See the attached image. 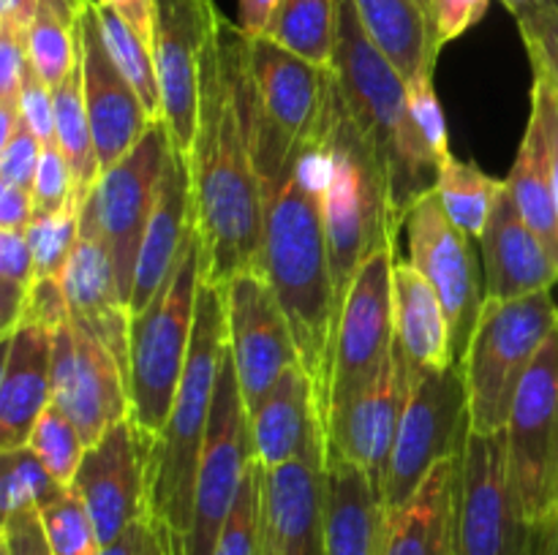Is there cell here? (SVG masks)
Wrapping results in <instances>:
<instances>
[{"instance_id":"50","label":"cell","mask_w":558,"mask_h":555,"mask_svg":"<svg viewBox=\"0 0 558 555\" xmlns=\"http://www.w3.org/2000/svg\"><path fill=\"white\" fill-rule=\"evenodd\" d=\"M490 0H430V27H434L436 49H445L447 44L461 38L472 30L488 11Z\"/></svg>"},{"instance_id":"51","label":"cell","mask_w":558,"mask_h":555,"mask_svg":"<svg viewBox=\"0 0 558 555\" xmlns=\"http://www.w3.org/2000/svg\"><path fill=\"white\" fill-rule=\"evenodd\" d=\"M0 555H54L44 528L41 511L25 509L3 517Z\"/></svg>"},{"instance_id":"15","label":"cell","mask_w":558,"mask_h":555,"mask_svg":"<svg viewBox=\"0 0 558 555\" xmlns=\"http://www.w3.org/2000/svg\"><path fill=\"white\" fill-rule=\"evenodd\" d=\"M403 226L409 264L417 267L439 294L450 319L452 354L461 362L485 303V281H480L472 237L450 221L436 188L414 201Z\"/></svg>"},{"instance_id":"6","label":"cell","mask_w":558,"mask_h":555,"mask_svg":"<svg viewBox=\"0 0 558 555\" xmlns=\"http://www.w3.org/2000/svg\"><path fill=\"white\" fill-rule=\"evenodd\" d=\"M332 69L308 63L270 38H251V134L270 199L327 134Z\"/></svg>"},{"instance_id":"17","label":"cell","mask_w":558,"mask_h":555,"mask_svg":"<svg viewBox=\"0 0 558 555\" xmlns=\"http://www.w3.org/2000/svg\"><path fill=\"white\" fill-rule=\"evenodd\" d=\"M221 16L213 0H156V54L169 141L189 156L199 125L202 60Z\"/></svg>"},{"instance_id":"28","label":"cell","mask_w":558,"mask_h":555,"mask_svg":"<svg viewBox=\"0 0 558 555\" xmlns=\"http://www.w3.org/2000/svg\"><path fill=\"white\" fill-rule=\"evenodd\" d=\"M387 511L368 473L325 446L327 555H381Z\"/></svg>"},{"instance_id":"40","label":"cell","mask_w":558,"mask_h":555,"mask_svg":"<svg viewBox=\"0 0 558 555\" xmlns=\"http://www.w3.org/2000/svg\"><path fill=\"white\" fill-rule=\"evenodd\" d=\"M27 446H31L33 455L44 462V468L63 488H71L76 471H80L82 457H85L87 444L80 430H76V424L58 406H49L38 417V422L33 424Z\"/></svg>"},{"instance_id":"22","label":"cell","mask_w":558,"mask_h":555,"mask_svg":"<svg viewBox=\"0 0 558 555\" xmlns=\"http://www.w3.org/2000/svg\"><path fill=\"white\" fill-rule=\"evenodd\" d=\"M60 281L69 297L71 321L93 332L118 357L125 370V384H129L131 310L120 297L107 243L98 232L96 215L87 201H82L80 207V239Z\"/></svg>"},{"instance_id":"48","label":"cell","mask_w":558,"mask_h":555,"mask_svg":"<svg viewBox=\"0 0 558 555\" xmlns=\"http://www.w3.org/2000/svg\"><path fill=\"white\" fill-rule=\"evenodd\" d=\"M27 69H31L27 33L0 25V109L20 112V96Z\"/></svg>"},{"instance_id":"62","label":"cell","mask_w":558,"mask_h":555,"mask_svg":"<svg viewBox=\"0 0 558 555\" xmlns=\"http://www.w3.org/2000/svg\"><path fill=\"white\" fill-rule=\"evenodd\" d=\"M423 5H425V11H430V0H423ZM430 16V14H428Z\"/></svg>"},{"instance_id":"31","label":"cell","mask_w":558,"mask_h":555,"mask_svg":"<svg viewBox=\"0 0 558 555\" xmlns=\"http://www.w3.org/2000/svg\"><path fill=\"white\" fill-rule=\"evenodd\" d=\"M365 33L387 54L398 74L412 82L434 74L439 49L423 0H354Z\"/></svg>"},{"instance_id":"57","label":"cell","mask_w":558,"mask_h":555,"mask_svg":"<svg viewBox=\"0 0 558 555\" xmlns=\"http://www.w3.org/2000/svg\"><path fill=\"white\" fill-rule=\"evenodd\" d=\"M523 555H558V511L550 515L548 520L532 526Z\"/></svg>"},{"instance_id":"2","label":"cell","mask_w":558,"mask_h":555,"mask_svg":"<svg viewBox=\"0 0 558 555\" xmlns=\"http://www.w3.org/2000/svg\"><path fill=\"white\" fill-rule=\"evenodd\" d=\"M325 183L327 152L322 139L267 199L262 239V272L287 313L300 362L314 379L319 400L338 321L325 229Z\"/></svg>"},{"instance_id":"54","label":"cell","mask_w":558,"mask_h":555,"mask_svg":"<svg viewBox=\"0 0 558 555\" xmlns=\"http://www.w3.org/2000/svg\"><path fill=\"white\" fill-rule=\"evenodd\" d=\"M33 215L36 210L31 190L0 183V232H25Z\"/></svg>"},{"instance_id":"39","label":"cell","mask_w":558,"mask_h":555,"mask_svg":"<svg viewBox=\"0 0 558 555\" xmlns=\"http://www.w3.org/2000/svg\"><path fill=\"white\" fill-rule=\"evenodd\" d=\"M69 490L44 468L31 446L3 452V517L25 509H47Z\"/></svg>"},{"instance_id":"20","label":"cell","mask_w":558,"mask_h":555,"mask_svg":"<svg viewBox=\"0 0 558 555\" xmlns=\"http://www.w3.org/2000/svg\"><path fill=\"white\" fill-rule=\"evenodd\" d=\"M71 490L85 504L101 544L147 515V452L131 417L87 446Z\"/></svg>"},{"instance_id":"8","label":"cell","mask_w":558,"mask_h":555,"mask_svg":"<svg viewBox=\"0 0 558 555\" xmlns=\"http://www.w3.org/2000/svg\"><path fill=\"white\" fill-rule=\"evenodd\" d=\"M556 326L558 305L550 292L521 299L485 297L461 359L472 433H501L507 428L518 386Z\"/></svg>"},{"instance_id":"23","label":"cell","mask_w":558,"mask_h":555,"mask_svg":"<svg viewBox=\"0 0 558 555\" xmlns=\"http://www.w3.org/2000/svg\"><path fill=\"white\" fill-rule=\"evenodd\" d=\"M327 555L325 433L303 457L265 468V553Z\"/></svg>"},{"instance_id":"10","label":"cell","mask_w":558,"mask_h":555,"mask_svg":"<svg viewBox=\"0 0 558 555\" xmlns=\"http://www.w3.org/2000/svg\"><path fill=\"white\" fill-rule=\"evenodd\" d=\"M469 430V397L461 362L445 370L414 365L412 392L398 424L381 493L387 515L407 506L441 460L461 455Z\"/></svg>"},{"instance_id":"30","label":"cell","mask_w":558,"mask_h":555,"mask_svg":"<svg viewBox=\"0 0 558 555\" xmlns=\"http://www.w3.org/2000/svg\"><path fill=\"white\" fill-rule=\"evenodd\" d=\"M392 316L396 341L417 368L445 370L456 365L447 310L428 278L409 261H396L392 272Z\"/></svg>"},{"instance_id":"46","label":"cell","mask_w":558,"mask_h":555,"mask_svg":"<svg viewBox=\"0 0 558 555\" xmlns=\"http://www.w3.org/2000/svg\"><path fill=\"white\" fill-rule=\"evenodd\" d=\"M532 69L548 76L558 87V5L526 11L515 16Z\"/></svg>"},{"instance_id":"36","label":"cell","mask_w":558,"mask_h":555,"mask_svg":"<svg viewBox=\"0 0 558 555\" xmlns=\"http://www.w3.org/2000/svg\"><path fill=\"white\" fill-rule=\"evenodd\" d=\"M27 54L36 74L49 87H58L80 60V16H71L38 0V11L27 27Z\"/></svg>"},{"instance_id":"63","label":"cell","mask_w":558,"mask_h":555,"mask_svg":"<svg viewBox=\"0 0 558 555\" xmlns=\"http://www.w3.org/2000/svg\"><path fill=\"white\" fill-rule=\"evenodd\" d=\"M85 3H98V0H85Z\"/></svg>"},{"instance_id":"11","label":"cell","mask_w":558,"mask_h":555,"mask_svg":"<svg viewBox=\"0 0 558 555\" xmlns=\"http://www.w3.org/2000/svg\"><path fill=\"white\" fill-rule=\"evenodd\" d=\"M505 439L518 509L537 526L558 511V326L518 386Z\"/></svg>"},{"instance_id":"61","label":"cell","mask_w":558,"mask_h":555,"mask_svg":"<svg viewBox=\"0 0 558 555\" xmlns=\"http://www.w3.org/2000/svg\"><path fill=\"white\" fill-rule=\"evenodd\" d=\"M49 3L58 5L60 11H65V14H71V16H80V11L87 5L85 0H49Z\"/></svg>"},{"instance_id":"42","label":"cell","mask_w":558,"mask_h":555,"mask_svg":"<svg viewBox=\"0 0 558 555\" xmlns=\"http://www.w3.org/2000/svg\"><path fill=\"white\" fill-rule=\"evenodd\" d=\"M36 281L25 232H0V326L9 335L20 324L22 308Z\"/></svg>"},{"instance_id":"44","label":"cell","mask_w":558,"mask_h":555,"mask_svg":"<svg viewBox=\"0 0 558 555\" xmlns=\"http://www.w3.org/2000/svg\"><path fill=\"white\" fill-rule=\"evenodd\" d=\"M31 194L36 215H54V212L65 210L69 205H80L74 196V174H71V166L65 161L63 150H60L58 139L41 145V158H38Z\"/></svg>"},{"instance_id":"35","label":"cell","mask_w":558,"mask_h":555,"mask_svg":"<svg viewBox=\"0 0 558 555\" xmlns=\"http://www.w3.org/2000/svg\"><path fill=\"white\" fill-rule=\"evenodd\" d=\"M507 180H496L485 174L477 163L461 161V158L450 156L439 169V180H436V194H439L445 212L458 229L477 237L485 232L490 210H494L496 196Z\"/></svg>"},{"instance_id":"26","label":"cell","mask_w":558,"mask_h":555,"mask_svg":"<svg viewBox=\"0 0 558 555\" xmlns=\"http://www.w3.org/2000/svg\"><path fill=\"white\" fill-rule=\"evenodd\" d=\"M52 335L33 324H16L3 335L0 452L27 446L33 424L52 406Z\"/></svg>"},{"instance_id":"7","label":"cell","mask_w":558,"mask_h":555,"mask_svg":"<svg viewBox=\"0 0 558 555\" xmlns=\"http://www.w3.org/2000/svg\"><path fill=\"white\" fill-rule=\"evenodd\" d=\"M202 283H205V254H202V239L194 221L174 275L140 316H131V422L140 430L145 446L161 433L172 411L191 351V337H194Z\"/></svg>"},{"instance_id":"24","label":"cell","mask_w":558,"mask_h":555,"mask_svg":"<svg viewBox=\"0 0 558 555\" xmlns=\"http://www.w3.org/2000/svg\"><path fill=\"white\" fill-rule=\"evenodd\" d=\"M480 254L485 297L490 299H521L550 292L558 283V264L521 215L507 185L496 196L485 232L480 234Z\"/></svg>"},{"instance_id":"19","label":"cell","mask_w":558,"mask_h":555,"mask_svg":"<svg viewBox=\"0 0 558 555\" xmlns=\"http://www.w3.org/2000/svg\"><path fill=\"white\" fill-rule=\"evenodd\" d=\"M412 379L414 362L396 341L390 362L379 381L322 419L327 452L357 462L379 495L385 493L387 468H390L398 424L412 392Z\"/></svg>"},{"instance_id":"60","label":"cell","mask_w":558,"mask_h":555,"mask_svg":"<svg viewBox=\"0 0 558 555\" xmlns=\"http://www.w3.org/2000/svg\"><path fill=\"white\" fill-rule=\"evenodd\" d=\"M501 3L507 5V11H510L512 16H521L526 14V11L545 9V5H558V0H501Z\"/></svg>"},{"instance_id":"18","label":"cell","mask_w":558,"mask_h":555,"mask_svg":"<svg viewBox=\"0 0 558 555\" xmlns=\"http://www.w3.org/2000/svg\"><path fill=\"white\" fill-rule=\"evenodd\" d=\"M52 406L76 424L87 446L131 417L123 365L74 321L52 335Z\"/></svg>"},{"instance_id":"1","label":"cell","mask_w":558,"mask_h":555,"mask_svg":"<svg viewBox=\"0 0 558 555\" xmlns=\"http://www.w3.org/2000/svg\"><path fill=\"white\" fill-rule=\"evenodd\" d=\"M205 281L262 272L267 196L251 134V36L218 16L202 60L199 125L189 152Z\"/></svg>"},{"instance_id":"14","label":"cell","mask_w":558,"mask_h":555,"mask_svg":"<svg viewBox=\"0 0 558 555\" xmlns=\"http://www.w3.org/2000/svg\"><path fill=\"white\" fill-rule=\"evenodd\" d=\"M169 147L172 141H169L167 125L153 123L147 134L114 166L101 172L96 188L85 199L107 243L120 297L125 305L131 303V292H134L142 239H145L147 223L156 207Z\"/></svg>"},{"instance_id":"52","label":"cell","mask_w":558,"mask_h":555,"mask_svg":"<svg viewBox=\"0 0 558 555\" xmlns=\"http://www.w3.org/2000/svg\"><path fill=\"white\" fill-rule=\"evenodd\" d=\"M20 118L25 120L27 128L38 136L41 145L54 141V92L36 69H27L25 85H22L20 96Z\"/></svg>"},{"instance_id":"45","label":"cell","mask_w":558,"mask_h":555,"mask_svg":"<svg viewBox=\"0 0 558 555\" xmlns=\"http://www.w3.org/2000/svg\"><path fill=\"white\" fill-rule=\"evenodd\" d=\"M407 98H409V118H412L414 128L425 139L439 163H445L450 152V136H447V120L441 112L439 96L434 90V74H420L412 82H407Z\"/></svg>"},{"instance_id":"3","label":"cell","mask_w":558,"mask_h":555,"mask_svg":"<svg viewBox=\"0 0 558 555\" xmlns=\"http://www.w3.org/2000/svg\"><path fill=\"white\" fill-rule=\"evenodd\" d=\"M330 69L349 112L385 161L392 210L403 226L414 201L436 188L441 163L409 118L407 79L365 33L354 0H338Z\"/></svg>"},{"instance_id":"5","label":"cell","mask_w":558,"mask_h":555,"mask_svg":"<svg viewBox=\"0 0 558 555\" xmlns=\"http://www.w3.org/2000/svg\"><path fill=\"white\" fill-rule=\"evenodd\" d=\"M325 152V229L327 243H330L332 288H336V305L341 310L360 264L376 250L396 248L401 221L392 210L385 161L376 152L374 141L352 118L347 101L338 92V85L332 87Z\"/></svg>"},{"instance_id":"13","label":"cell","mask_w":558,"mask_h":555,"mask_svg":"<svg viewBox=\"0 0 558 555\" xmlns=\"http://www.w3.org/2000/svg\"><path fill=\"white\" fill-rule=\"evenodd\" d=\"M529 533L512 493L505 430H469L456 477L458 555H523Z\"/></svg>"},{"instance_id":"34","label":"cell","mask_w":558,"mask_h":555,"mask_svg":"<svg viewBox=\"0 0 558 555\" xmlns=\"http://www.w3.org/2000/svg\"><path fill=\"white\" fill-rule=\"evenodd\" d=\"M338 36V0H281L259 38H270L308 63L330 69Z\"/></svg>"},{"instance_id":"32","label":"cell","mask_w":558,"mask_h":555,"mask_svg":"<svg viewBox=\"0 0 558 555\" xmlns=\"http://www.w3.org/2000/svg\"><path fill=\"white\" fill-rule=\"evenodd\" d=\"M507 188H510L521 215L526 218L529 226L548 248L550 259L558 264V201L554 166H550V150L543 123L534 112L529 118L521 147H518L515 163H512V172L507 177Z\"/></svg>"},{"instance_id":"53","label":"cell","mask_w":558,"mask_h":555,"mask_svg":"<svg viewBox=\"0 0 558 555\" xmlns=\"http://www.w3.org/2000/svg\"><path fill=\"white\" fill-rule=\"evenodd\" d=\"M98 5H109L153 49L156 44V0H98Z\"/></svg>"},{"instance_id":"33","label":"cell","mask_w":558,"mask_h":555,"mask_svg":"<svg viewBox=\"0 0 558 555\" xmlns=\"http://www.w3.org/2000/svg\"><path fill=\"white\" fill-rule=\"evenodd\" d=\"M54 92V139L69 161L71 174H74V196L76 201H85L96 188L101 177L98 166L96 141H93L90 118H87L85 85H82V54L74 69L69 71Z\"/></svg>"},{"instance_id":"41","label":"cell","mask_w":558,"mask_h":555,"mask_svg":"<svg viewBox=\"0 0 558 555\" xmlns=\"http://www.w3.org/2000/svg\"><path fill=\"white\" fill-rule=\"evenodd\" d=\"M80 207L69 205L54 215H36L25 229L36 278H63L80 239Z\"/></svg>"},{"instance_id":"59","label":"cell","mask_w":558,"mask_h":555,"mask_svg":"<svg viewBox=\"0 0 558 555\" xmlns=\"http://www.w3.org/2000/svg\"><path fill=\"white\" fill-rule=\"evenodd\" d=\"M150 517V515H147ZM147 555H183L180 550V539L169 526L161 520L150 517V542H147Z\"/></svg>"},{"instance_id":"4","label":"cell","mask_w":558,"mask_h":555,"mask_svg":"<svg viewBox=\"0 0 558 555\" xmlns=\"http://www.w3.org/2000/svg\"><path fill=\"white\" fill-rule=\"evenodd\" d=\"M227 357V308L216 283H202L194 337L172 411L147 452V515L161 520L183 544L194 509L196 471L205 449L218 373Z\"/></svg>"},{"instance_id":"25","label":"cell","mask_w":558,"mask_h":555,"mask_svg":"<svg viewBox=\"0 0 558 555\" xmlns=\"http://www.w3.org/2000/svg\"><path fill=\"white\" fill-rule=\"evenodd\" d=\"M191 229H194V194H191L189 156L169 147L156 207H153L150 223L142 239L134 292L129 303L131 316H140L163 292L183 259Z\"/></svg>"},{"instance_id":"55","label":"cell","mask_w":558,"mask_h":555,"mask_svg":"<svg viewBox=\"0 0 558 555\" xmlns=\"http://www.w3.org/2000/svg\"><path fill=\"white\" fill-rule=\"evenodd\" d=\"M278 5H281V0H238L240 30L251 38H259L270 25Z\"/></svg>"},{"instance_id":"56","label":"cell","mask_w":558,"mask_h":555,"mask_svg":"<svg viewBox=\"0 0 558 555\" xmlns=\"http://www.w3.org/2000/svg\"><path fill=\"white\" fill-rule=\"evenodd\" d=\"M147 542H150V517L131 522L114 542L104 544L101 555H147Z\"/></svg>"},{"instance_id":"47","label":"cell","mask_w":558,"mask_h":555,"mask_svg":"<svg viewBox=\"0 0 558 555\" xmlns=\"http://www.w3.org/2000/svg\"><path fill=\"white\" fill-rule=\"evenodd\" d=\"M38 158H41V141L27 128L25 120H20L9 139L0 145V183L33 190Z\"/></svg>"},{"instance_id":"37","label":"cell","mask_w":558,"mask_h":555,"mask_svg":"<svg viewBox=\"0 0 558 555\" xmlns=\"http://www.w3.org/2000/svg\"><path fill=\"white\" fill-rule=\"evenodd\" d=\"M96 16L98 27H101V38L107 44L109 54L118 63V69L123 71L125 79L131 82L136 92H140L142 103H145L147 114H150L156 123L163 120V103H161V82H158V69H156V54L153 49L114 14L109 5L96 3Z\"/></svg>"},{"instance_id":"58","label":"cell","mask_w":558,"mask_h":555,"mask_svg":"<svg viewBox=\"0 0 558 555\" xmlns=\"http://www.w3.org/2000/svg\"><path fill=\"white\" fill-rule=\"evenodd\" d=\"M36 11L38 0H0V25L27 33Z\"/></svg>"},{"instance_id":"38","label":"cell","mask_w":558,"mask_h":555,"mask_svg":"<svg viewBox=\"0 0 558 555\" xmlns=\"http://www.w3.org/2000/svg\"><path fill=\"white\" fill-rule=\"evenodd\" d=\"M265 553V468L251 462L232 511L221 528L213 555H262Z\"/></svg>"},{"instance_id":"9","label":"cell","mask_w":558,"mask_h":555,"mask_svg":"<svg viewBox=\"0 0 558 555\" xmlns=\"http://www.w3.org/2000/svg\"><path fill=\"white\" fill-rule=\"evenodd\" d=\"M396 248H381L360 264L338 310L330 368L322 392V419L379 381L396 348L392 316Z\"/></svg>"},{"instance_id":"43","label":"cell","mask_w":558,"mask_h":555,"mask_svg":"<svg viewBox=\"0 0 558 555\" xmlns=\"http://www.w3.org/2000/svg\"><path fill=\"white\" fill-rule=\"evenodd\" d=\"M41 520L54 555H101V539L74 490L41 509Z\"/></svg>"},{"instance_id":"16","label":"cell","mask_w":558,"mask_h":555,"mask_svg":"<svg viewBox=\"0 0 558 555\" xmlns=\"http://www.w3.org/2000/svg\"><path fill=\"white\" fill-rule=\"evenodd\" d=\"M227 308L229 359L238 373L248 414L276 381L300 362L294 332L265 272L248 270L221 286Z\"/></svg>"},{"instance_id":"29","label":"cell","mask_w":558,"mask_h":555,"mask_svg":"<svg viewBox=\"0 0 558 555\" xmlns=\"http://www.w3.org/2000/svg\"><path fill=\"white\" fill-rule=\"evenodd\" d=\"M458 457L441 460L423 488L385 522L381 555H458L456 544V477Z\"/></svg>"},{"instance_id":"21","label":"cell","mask_w":558,"mask_h":555,"mask_svg":"<svg viewBox=\"0 0 558 555\" xmlns=\"http://www.w3.org/2000/svg\"><path fill=\"white\" fill-rule=\"evenodd\" d=\"M80 54L98 166L107 172L147 134L156 120L147 114L140 92L131 87V82L109 54L101 27H98L96 3H87L80 11Z\"/></svg>"},{"instance_id":"27","label":"cell","mask_w":558,"mask_h":555,"mask_svg":"<svg viewBox=\"0 0 558 555\" xmlns=\"http://www.w3.org/2000/svg\"><path fill=\"white\" fill-rule=\"evenodd\" d=\"M319 392L303 362H294L276 381L265 400L251 411L254 457L262 468H278L298 460L322 439Z\"/></svg>"},{"instance_id":"12","label":"cell","mask_w":558,"mask_h":555,"mask_svg":"<svg viewBox=\"0 0 558 555\" xmlns=\"http://www.w3.org/2000/svg\"><path fill=\"white\" fill-rule=\"evenodd\" d=\"M254 460L251 414L243 392H240V381L227 346L216 397H213L205 449H202L199 471H196L191 526L180 544L183 555H213L223 522L232 511L234 498H238L245 473Z\"/></svg>"},{"instance_id":"49","label":"cell","mask_w":558,"mask_h":555,"mask_svg":"<svg viewBox=\"0 0 558 555\" xmlns=\"http://www.w3.org/2000/svg\"><path fill=\"white\" fill-rule=\"evenodd\" d=\"M69 321L71 308L63 281L60 278H36L25 299V308H22L20 324L44 326V330L54 332L63 324H69Z\"/></svg>"}]
</instances>
